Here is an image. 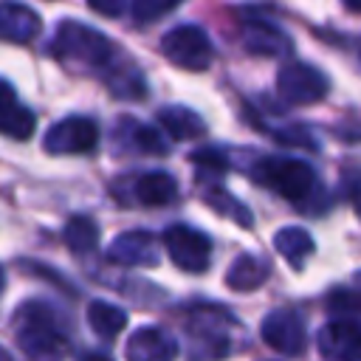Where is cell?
<instances>
[{
	"mask_svg": "<svg viewBox=\"0 0 361 361\" xmlns=\"http://www.w3.org/2000/svg\"><path fill=\"white\" fill-rule=\"evenodd\" d=\"M62 237H65V245L73 254H90L99 245V226H96V220H90L85 214H76L65 223Z\"/></svg>",
	"mask_w": 361,
	"mask_h": 361,
	"instance_id": "19",
	"label": "cell"
},
{
	"mask_svg": "<svg viewBox=\"0 0 361 361\" xmlns=\"http://www.w3.org/2000/svg\"><path fill=\"white\" fill-rule=\"evenodd\" d=\"M259 336L268 347L285 353V355H302L307 347V330L305 322L296 310L290 307H276L271 310L262 324H259Z\"/></svg>",
	"mask_w": 361,
	"mask_h": 361,
	"instance_id": "8",
	"label": "cell"
},
{
	"mask_svg": "<svg viewBox=\"0 0 361 361\" xmlns=\"http://www.w3.org/2000/svg\"><path fill=\"white\" fill-rule=\"evenodd\" d=\"M180 0H133V17L138 23H152L169 8H175Z\"/></svg>",
	"mask_w": 361,
	"mask_h": 361,
	"instance_id": "23",
	"label": "cell"
},
{
	"mask_svg": "<svg viewBox=\"0 0 361 361\" xmlns=\"http://www.w3.org/2000/svg\"><path fill=\"white\" fill-rule=\"evenodd\" d=\"M271 276V262L257 257V254H240L228 271H226V285L237 293H248L265 285V279Z\"/></svg>",
	"mask_w": 361,
	"mask_h": 361,
	"instance_id": "14",
	"label": "cell"
},
{
	"mask_svg": "<svg viewBox=\"0 0 361 361\" xmlns=\"http://www.w3.org/2000/svg\"><path fill=\"white\" fill-rule=\"evenodd\" d=\"M87 324H90V330H93L99 338L110 341V338H116V336L127 327V310H121V307L113 305V302L93 299V302L87 305Z\"/></svg>",
	"mask_w": 361,
	"mask_h": 361,
	"instance_id": "17",
	"label": "cell"
},
{
	"mask_svg": "<svg viewBox=\"0 0 361 361\" xmlns=\"http://www.w3.org/2000/svg\"><path fill=\"white\" fill-rule=\"evenodd\" d=\"M130 124V144L138 149V152H147V155H166V141L161 138V133L149 124H141V121H127Z\"/></svg>",
	"mask_w": 361,
	"mask_h": 361,
	"instance_id": "22",
	"label": "cell"
},
{
	"mask_svg": "<svg viewBox=\"0 0 361 361\" xmlns=\"http://www.w3.org/2000/svg\"><path fill=\"white\" fill-rule=\"evenodd\" d=\"M355 282H358V288H361V274H358V276H355Z\"/></svg>",
	"mask_w": 361,
	"mask_h": 361,
	"instance_id": "32",
	"label": "cell"
},
{
	"mask_svg": "<svg viewBox=\"0 0 361 361\" xmlns=\"http://www.w3.org/2000/svg\"><path fill=\"white\" fill-rule=\"evenodd\" d=\"M274 248H276L290 265H302V259H305L307 254H313L316 243H313V237H310L305 228H299V226H285V228L276 231Z\"/></svg>",
	"mask_w": 361,
	"mask_h": 361,
	"instance_id": "18",
	"label": "cell"
},
{
	"mask_svg": "<svg viewBox=\"0 0 361 361\" xmlns=\"http://www.w3.org/2000/svg\"><path fill=\"white\" fill-rule=\"evenodd\" d=\"M17 104V93H14V87L6 82V79H0V116L8 110V107H14Z\"/></svg>",
	"mask_w": 361,
	"mask_h": 361,
	"instance_id": "26",
	"label": "cell"
},
{
	"mask_svg": "<svg viewBox=\"0 0 361 361\" xmlns=\"http://www.w3.org/2000/svg\"><path fill=\"white\" fill-rule=\"evenodd\" d=\"M164 248L169 259L186 274H203L212 259V240L200 228L175 223L164 231Z\"/></svg>",
	"mask_w": 361,
	"mask_h": 361,
	"instance_id": "5",
	"label": "cell"
},
{
	"mask_svg": "<svg viewBox=\"0 0 361 361\" xmlns=\"http://www.w3.org/2000/svg\"><path fill=\"white\" fill-rule=\"evenodd\" d=\"M276 93L288 104H313V102H322L330 93V82L319 68L293 59V62H285L279 68Z\"/></svg>",
	"mask_w": 361,
	"mask_h": 361,
	"instance_id": "6",
	"label": "cell"
},
{
	"mask_svg": "<svg viewBox=\"0 0 361 361\" xmlns=\"http://www.w3.org/2000/svg\"><path fill=\"white\" fill-rule=\"evenodd\" d=\"M203 200L217 212V214H223V217H231L237 226H243V228H251V223H254V217H251V209L248 206H243L234 195H228V192H223V189H214V186H209L206 192H203Z\"/></svg>",
	"mask_w": 361,
	"mask_h": 361,
	"instance_id": "20",
	"label": "cell"
},
{
	"mask_svg": "<svg viewBox=\"0 0 361 361\" xmlns=\"http://www.w3.org/2000/svg\"><path fill=\"white\" fill-rule=\"evenodd\" d=\"M161 54L175 65V68H183V71H206L212 65V56H214V48H212V39L209 34L200 28V25H175L172 31H166L161 37Z\"/></svg>",
	"mask_w": 361,
	"mask_h": 361,
	"instance_id": "4",
	"label": "cell"
},
{
	"mask_svg": "<svg viewBox=\"0 0 361 361\" xmlns=\"http://www.w3.org/2000/svg\"><path fill=\"white\" fill-rule=\"evenodd\" d=\"M51 54L56 59H62L65 65H71V68L99 71V68L110 65L113 45L96 28H90L85 23H76V20H62L56 25V34H54V42H51Z\"/></svg>",
	"mask_w": 361,
	"mask_h": 361,
	"instance_id": "2",
	"label": "cell"
},
{
	"mask_svg": "<svg viewBox=\"0 0 361 361\" xmlns=\"http://www.w3.org/2000/svg\"><path fill=\"white\" fill-rule=\"evenodd\" d=\"M34 127H37V118L23 104H14L0 116V133L8 138H17V141H28L34 135Z\"/></svg>",
	"mask_w": 361,
	"mask_h": 361,
	"instance_id": "21",
	"label": "cell"
},
{
	"mask_svg": "<svg viewBox=\"0 0 361 361\" xmlns=\"http://www.w3.org/2000/svg\"><path fill=\"white\" fill-rule=\"evenodd\" d=\"M319 350L327 361H361V322L333 319L319 333Z\"/></svg>",
	"mask_w": 361,
	"mask_h": 361,
	"instance_id": "9",
	"label": "cell"
},
{
	"mask_svg": "<svg viewBox=\"0 0 361 361\" xmlns=\"http://www.w3.org/2000/svg\"><path fill=\"white\" fill-rule=\"evenodd\" d=\"M87 6L104 17H118L127 8V0H87Z\"/></svg>",
	"mask_w": 361,
	"mask_h": 361,
	"instance_id": "24",
	"label": "cell"
},
{
	"mask_svg": "<svg viewBox=\"0 0 361 361\" xmlns=\"http://www.w3.org/2000/svg\"><path fill=\"white\" fill-rule=\"evenodd\" d=\"M0 361H14V358H11V353H8L6 347H0Z\"/></svg>",
	"mask_w": 361,
	"mask_h": 361,
	"instance_id": "29",
	"label": "cell"
},
{
	"mask_svg": "<svg viewBox=\"0 0 361 361\" xmlns=\"http://www.w3.org/2000/svg\"><path fill=\"white\" fill-rule=\"evenodd\" d=\"M355 214H358V220H361V192L355 195Z\"/></svg>",
	"mask_w": 361,
	"mask_h": 361,
	"instance_id": "30",
	"label": "cell"
},
{
	"mask_svg": "<svg viewBox=\"0 0 361 361\" xmlns=\"http://www.w3.org/2000/svg\"><path fill=\"white\" fill-rule=\"evenodd\" d=\"M107 257L118 265H158V240L149 231H124L107 245Z\"/></svg>",
	"mask_w": 361,
	"mask_h": 361,
	"instance_id": "12",
	"label": "cell"
},
{
	"mask_svg": "<svg viewBox=\"0 0 361 361\" xmlns=\"http://www.w3.org/2000/svg\"><path fill=\"white\" fill-rule=\"evenodd\" d=\"M42 144L51 155H85L99 144V127L87 116H68L45 133Z\"/></svg>",
	"mask_w": 361,
	"mask_h": 361,
	"instance_id": "7",
	"label": "cell"
},
{
	"mask_svg": "<svg viewBox=\"0 0 361 361\" xmlns=\"http://www.w3.org/2000/svg\"><path fill=\"white\" fill-rule=\"evenodd\" d=\"M251 175L257 183L274 189L279 197L290 200V203H305L307 197L316 195L319 189V178L313 172L310 164L299 161V158H288V155H262L254 161Z\"/></svg>",
	"mask_w": 361,
	"mask_h": 361,
	"instance_id": "3",
	"label": "cell"
},
{
	"mask_svg": "<svg viewBox=\"0 0 361 361\" xmlns=\"http://www.w3.org/2000/svg\"><path fill=\"white\" fill-rule=\"evenodd\" d=\"M14 330L17 344L28 361H62L65 333L59 327L56 313L45 302H23L14 313Z\"/></svg>",
	"mask_w": 361,
	"mask_h": 361,
	"instance_id": "1",
	"label": "cell"
},
{
	"mask_svg": "<svg viewBox=\"0 0 361 361\" xmlns=\"http://www.w3.org/2000/svg\"><path fill=\"white\" fill-rule=\"evenodd\" d=\"M330 307H341V310H358L361 307V296L358 293H350V290H336L330 296Z\"/></svg>",
	"mask_w": 361,
	"mask_h": 361,
	"instance_id": "25",
	"label": "cell"
},
{
	"mask_svg": "<svg viewBox=\"0 0 361 361\" xmlns=\"http://www.w3.org/2000/svg\"><path fill=\"white\" fill-rule=\"evenodd\" d=\"M158 124L178 141H192V138H200L206 133V124L203 118L192 110V107H183V104H166L158 110Z\"/></svg>",
	"mask_w": 361,
	"mask_h": 361,
	"instance_id": "16",
	"label": "cell"
},
{
	"mask_svg": "<svg viewBox=\"0 0 361 361\" xmlns=\"http://www.w3.org/2000/svg\"><path fill=\"white\" fill-rule=\"evenodd\" d=\"M347 8H353V11H361V0H341Z\"/></svg>",
	"mask_w": 361,
	"mask_h": 361,
	"instance_id": "27",
	"label": "cell"
},
{
	"mask_svg": "<svg viewBox=\"0 0 361 361\" xmlns=\"http://www.w3.org/2000/svg\"><path fill=\"white\" fill-rule=\"evenodd\" d=\"M82 361H110V358L107 355H96V358L93 355H82Z\"/></svg>",
	"mask_w": 361,
	"mask_h": 361,
	"instance_id": "28",
	"label": "cell"
},
{
	"mask_svg": "<svg viewBox=\"0 0 361 361\" xmlns=\"http://www.w3.org/2000/svg\"><path fill=\"white\" fill-rule=\"evenodd\" d=\"M42 31L39 14L20 0H0V39L6 42H31Z\"/></svg>",
	"mask_w": 361,
	"mask_h": 361,
	"instance_id": "11",
	"label": "cell"
},
{
	"mask_svg": "<svg viewBox=\"0 0 361 361\" xmlns=\"http://www.w3.org/2000/svg\"><path fill=\"white\" fill-rule=\"evenodd\" d=\"M133 195L141 206H166L178 197V180L169 175V172H144L138 175L135 186H133Z\"/></svg>",
	"mask_w": 361,
	"mask_h": 361,
	"instance_id": "15",
	"label": "cell"
},
{
	"mask_svg": "<svg viewBox=\"0 0 361 361\" xmlns=\"http://www.w3.org/2000/svg\"><path fill=\"white\" fill-rule=\"evenodd\" d=\"M3 285H6V274H3V268H0V290H3Z\"/></svg>",
	"mask_w": 361,
	"mask_h": 361,
	"instance_id": "31",
	"label": "cell"
},
{
	"mask_svg": "<svg viewBox=\"0 0 361 361\" xmlns=\"http://www.w3.org/2000/svg\"><path fill=\"white\" fill-rule=\"evenodd\" d=\"M127 361H175L178 341L164 327H138L124 347Z\"/></svg>",
	"mask_w": 361,
	"mask_h": 361,
	"instance_id": "10",
	"label": "cell"
},
{
	"mask_svg": "<svg viewBox=\"0 0 361 361\" xmlns=\"http://www.w3.org/2000/svg\"><path fill=\"white\" fill-rule=\"evenodd\" d=\"M243 45L257 56H290V51H293L290 37L265 20H251L245 25Z\"/></svg>",
	"mask_w": 361,
	"mask_h": 361,
	"instance_id": "13",
	"label": "cell"
}]
</instances>
